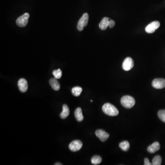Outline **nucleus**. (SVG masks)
Here are the masks:
<instances>
[{
	"mask_svg": "<svg viewBox=\"0 0 165 165\" xmlns=\"http://www.w3.org/2000/svg\"><path fill=\"white\" fill-rule=\"evenodd\" d=\"M103 112L109 116H116L119 113L117 108L110 103H105L102 107Z\"/></svg>",
	"mask_w": 165,
	"mask_h": 165,
	"instance_id": "nucleus-1",
	"label": "nucleus"
},
{
	"mask_svg": "<svg viewBox=\"0 0 165 165\" xmlns=\"http://www.w3.org/2000/svg\"><path fill=\"white\" fill-rule=\"evenodd\" d=\"M121 103L125 108L129 109L134 105L135 101L134 99L129 95L123 96L121 100Z\"/></svg>",
	"mask_w": 165,
	"mask_h": 165,
	"instance_id": "nucleus-2",
	"label": "nucleus"
},
{
	"mask_svg": "<svg viewBox=\"0 0 165 165\" xmlns=\"http://www.w3.org/2000/svg\"><path fill=\"white\" fill-rule=\"evenodd\" d=\"M89 21V14L87 13H84L82 17L80 18L77 24V29L79 31H82L84 27L88 24Z\"/></svg>",
	"mask_w": 165,
	"mask_h": 165,
	"instance_id": "nucleus-3",
	"label": "nucleus"
},
{
	"mask_svg": "<svg viewBox=\"0 0 165 165\" xmlns=\"http://www.w3.org/2000/svg\"><path fill=\"white\" fill-rule=\"evenodd\" d=\"M29 17V14L28 13H25L17 18L16 20V24L20 27L26 26L28 23V19Z\"/></svg>",
	"mask_w": 165,
	"mask_h": 165,
	"instance_id": "nucleus-4",
	"label": "nucleus"
},
{
	"mask_svg": "<svg viewBox=\"0 0 165 165\" xmlns=\"http://www.w3.org/2000/svg\"><path fill=\"white\" fill-rule=\"evenodd\" d=\"M82 146V143L80 140H73L69 145V148L72 152H77L81 148Z\"/></svg>",
	"mask_w": 165,
	"mask_h": 165,
	"instance_id": "nucleus-5",
	"label": "nucleus"
},
{
	"mask_svg": "<svg viewBox=\"0 0 165 165\" xmlns=\"http://www.w3.org/2000/svg\"><path fill=\"white\" fill-rule=\"evenodd\" d=\"M160 26V23L158 21H154L148 25L145 28L146 32L148 34H151L155 32L157 28Z\"/></svg>",
	"mask_w": 165,
	"mask_h": 165,
	"instance_id": "nucleus-6",
	"label": "nucleus"
},
{
	"mask_svg": "<svg viewBox=\"0 0 165 165\" xmlns=\"http://www.w3.org/2000/svg\"><path fill=\"white\" fill-rule=\"evenodd\" d=\"M134 66V62L133 59L131 57H127L124 60L122 67L123 69L126 71H128L132 69Z\"/></svg>",
	"mask_w": 165,
	"mask_h": 165,
	"instance_id": "nucleus-7",
	"label": "nucleus"
},
{
	"mask_svg": "<svg viewBox=\"0 0 165 165\" xmlns=\"http://www.w3.org/2000/svg\"><path fill=\"white\" fill-rule=\"evenodd\" d=\"M152 85L155 89H163L165 87V79H155L152 81Z\"/></svg>",
	"mask_w": 165,
	"mask_h": 165,
	"instance_id": "nucleus-8",
	"label": "nucleus"
},
{
	"mask_svg": "<svg viewBox=\"0 0 165 165\" xmlns=\"http://www.w3.org/2000/svg\"><path fill=\"white\" fill-rule=\"evenodd\" d=\"M95 135L102 142L106 141L109 137V134L102 129L96 130Z\"/></svg>",
	"mask_w": 165,
	"mask_h": 165,
	"instance_id": "nucleus-9",
	"label": "nucleus"
},
{
	"mask_svg": "<svg viewBox=\"0 0 165 165\" xmlns=\"http://www.w3.org/2000/svg\"><path fill=\"white\" fill-rule=\"evenodd\" d=\"M17 85H18L19 90L21 92H25L28 89V84L27 81L25 79H23V78L20 79L18 80Z\"/></svg>",
	"mask_w": 165,
	"mask_h": 165,
	"instance_id": "nucleus-10",
	"label": "nucleus"
},
{
	"mask_svg": "<svg viewBox=\"0 0 165 165\" xmlns=\"http://www.w3.org/2000/svg\"><path fill=\"white\" fill-rule=\"evenodd\" d=\"M160 147V144L159 142H154L152 145H150L148 147L147 151L149 153H154L159 150Z\"/></svg>",
	"mask_w": 165,
	"mask_h": 165,
	"instance_id": "nucleus-11",
	"label": "nucleus"
},
{
	"mask_svg": "<svg viewBox=\"0 0 165 165\" xmlns=\"http://www.w3.org/2000/svg\"><path fill=\"white\" fill-rule=\"evenodd\" d=\"M49 83L51 86V88L54 90L58 91L60 90V85L58 81L57 80V79L54 78H51L49 81Z\"/></svg>",
	"mask_w": 165,
	"mask_h": 165,
	"instance_id": "nucleus-12",
	"label": "nucleus"
},
{
	"mask_svg": "<svg viewBox=\"0 0 165 165\" xmlns=\"http://www.w3.org/2000/svg\"><path fill=\"white\" fill-rule=\"evenodd\" d=\"M109 18L107 17H105L102 19L99 24V28L102 30H105L109 26Z\"/></svg>",
	"mask_w": 165,
	"mask_h": 165,
	"instance_id": "nucleus-13",
	"label": "nucleus"
},
{
	"mask_svg": "<svg viewBox=\"0 0 165 165\" xmlns=\"http://www.w3.org/2000/svg\"><path fill=\"white\" fill-rule=\"evenodd\" d=\"M69 113V109L68 105L66 104L63 105V106H62V112L61 113L60 115L61 118L63 119H65L68 116Z\"/></svg>",
	"mask_w": 165,
	"mask_h": 165,
	"instance_id": "nucleus-14",
	"label": "nucleus"
},
{
	"mask_svg": "<svg viewBox=\"0 0 165 165\" xmlns=\"http://www.w3.org/2000/svg\"><path fill=\"white\" fill-rule=\"evenodd\" d=\"M74 116L76 120L78 122H81L83 120V116L81 108L78 107L76 109L74 112Z\"/></svg>",
	"mask_w": 165,
	"mask_h": 165,
	"instance_id": "nucleus-15",
	"label": "nucleus"
},
{
	"mask_svg": "<svg viewBox=\"0 0 165 165\" xmlns=\"http://www.w3.org/2000/svg\"><path fill=\"white\" fill-rule=\"evenodd\" d=\"M82 89L81 87L79 86H76V87H73L72 89V93L74 96L78 97L80 95L81 93L82 92Z\"/></svg>",
	"mask_w": 165,
	"mask_h": 165,
	"instance_id": "nucleus-16",
	"label": "nucleus"
},
{
	"mask_svg": "<svg viewBox=\"0 0 165 165\" xmlns=\"http://www.w3.org/2000/svg\"><path fill=\"white\" fill-rule=\"evenodd\" d=\"M119 146L120 148L124 151H128V149H129V148H130V145H129V142L127 141H123L121 142L119 144Z\"/></svg>",
	"mask_w": 165,
	"mask_h": 165,
	"instance_id": "nucleus-17",
	"label": "nucleus"
},
{
	"mask_svg": "<svg viewBox=\"0 0 165 165\" xmlns=\"http://www.w3.org/2000/svg\"><path fill=\"white\" fill-rule=\"evenodd\" d=\"M91 163L93 165H98L101 162L102 158L99 156H94L92 157L91 160Z\"/></svg>",
	"mask_w": 165,
	"mask_h": 165,
	"instance_id": "nucleus-18",
	"label": "nucleus"
},
{
	"mask_svg": "<svg viewBox=\"0 0 165 165\" xmlns=\"http://www.w3.org/2000/svg\"><path fill=\"white\" fill-rule=\"evenodd\" d=\"M161 158L160 156H156L152 160V164L153 165H160L161 164Z\"/></svg>",
	"mask_w": 165,
	"mask_h": 165,
	"instance_id": "nucleus-19",
	"label": "nucleus"
},
{
	"mask_svg": "<svg viewBox=\"0 0 165 165\" xmlns=\"http://www.w3.org/2000/svg\"><path fill=\"white\" fill-rule=\"evenodd\" d=\"M54 78L56 79H60L62 76V72L60 69H58L57 70H55L52 72Z\"/></svg>",
	"mask_w": 165,
	"mask_h": 165,
	"instance_id": "nucleus-20",
	"label": "nucleus"
},
{
	"mask_svg": "<svg viewBox=\"0 0 165 165\" xmlns=\"http://www.w3.org/2000/svg\"><path fill=\"white\" fill-rule=\"evenodd\" d=\"M158 116L161 121L165 123V110H160L159 111Z\"/></svg>",
	"mask_w": 165,
	"mask_h": 165,
	"instance_id": "nucleus-21",
	"label": "nucleus"
},
{
	"mask_svg": "<svg viewBox=\"0 0 165 165\" xmlns=\"http://www.w3.org/2000/svg\"><path fill=\"white\" fill-rule=\"evenodd\" d=\"M115 25V22L114 20H111V19H109V27L110 28H112L114 27Z\"/></svg>",
	"mask_w": 165,
	"mask_h": 165,
	"instance_id": "nucleus-22",
	"label": "nucleus"
},
{
	"mask_svg": "<svg viewBox=\"0 0 165 165\" xmlns=\"http://www.w3.org/2000/svg\"><path fill=\"white\" fill-rule=\"evenodd\" d=\"M151 163L149 162V160L148 158H145V160H144V165H151Z\"/></svg>",
	"mask_w": 165,
	"mask_h": 165,
	"instance_id": "nucleus-23",
	"label": "nucleus"
},
{
	"mask_svg": "<svg viewBox=\"0 0 165 165\" xmlns=\"http://www.w3.org/2000/svg\"><path fill=\"white\" fill-rule=\"evenodd\" d=\"M62 165V164L61 163H56V164H55V165Z\"/></svg>",
	"mask_w": 165,
	"mask_h": 165,
	"instance_id": "nucleus-24",
	"label": "nucleus"
}]
</instances>
